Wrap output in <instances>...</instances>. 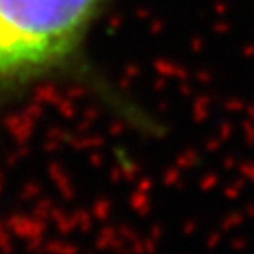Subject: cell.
Returning <instances> with one entry per match:
<instances>
[{
	"label": "cell",
	"instance_id": "6da1fadb",
	"mask_svg": "<svg viewBox=\"0 0 254 254\" xmlns=\"http://www.w3.org/2000/svg\"><path fill=\"white\" fill-rule=\"evenodd\" d=\"M111 0H0V113L34 85L73 79L137 128L154 123L89 59V40Z\"/></svg>",
	"mask_w": 254,
	"mask_h": 254
}]
</instances>
